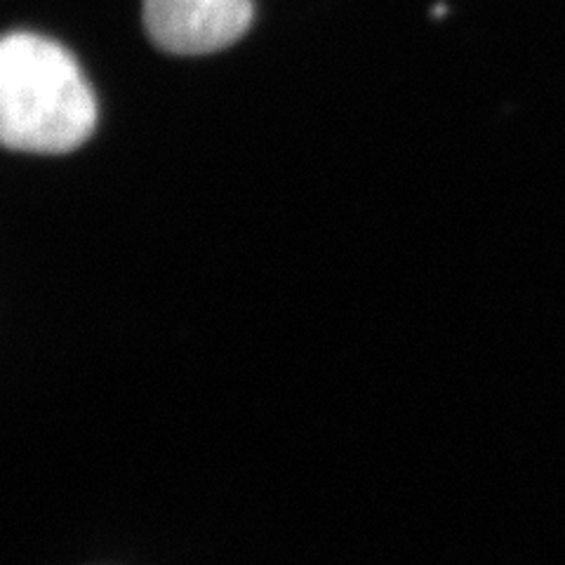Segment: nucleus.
<instances>
[{"mask_svg":"<svg viewBox=\"0 0 565 565\" xmlns=\"http://www.w3.org/2000/svg\"><path fill=\"white\" fill-rule=\"evenodd\" d=\"M97 102L68 52L35 33L0 45V137L6 147L64 153L93 135Z\"/></svg>","mask_w":565,"mask_h":565,"instance_id":"obj_1","label":"nucleus"},{"mask_svg":"<svg viewBox=\"0 0 565 565\" xmlns=\"http://www.w3.org/2000/svg\"><path fill=\"white\" fill-rule=\"evenodd\" d=\"M253 12V0H145V26L172 55H207L236 43Z\"/></svg>","mask_w":565,"mask_h":565,"instance_id":"obj_2","label":"nucleus"}]
</instances>
